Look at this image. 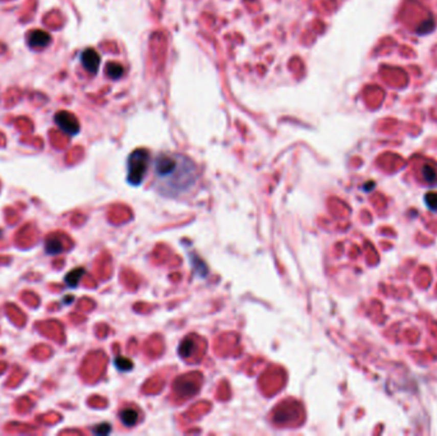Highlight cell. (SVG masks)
Returning a JSON list of instances; mask_svg holds the SVG:
<instances>
[{
  "mask_svg": "<svg viewBox=\"0 0 437 436\" xmlns=\"http://www.w3.org/2000/svg\"><path fill=\"white\" fill-rule=\"evenodd\" d=\"M115 366H117V369L120 370V371H129V370L133 369L132 361H129V359L127 358H123V357H118V358L115 359Z\"/></svg>",
  "mask_w": 437,
  "mask_h": 436,
  "instance_id": "obj_11",
  "label": "cell"
},
{
  "mask_svg": "<svg viewBox=\"0 0 437 436\" xmlns=\"http://www.w3.org/2000/svg\"><path fill=\"white\" fill-rule=\"evenodd\" d=\"M81 62L82 65L88 71L89 73H96L99 71L100 62H101V58L97 54V52L95 49H88L84 50L81 55Z\"/></svg>",
  "mask_w": 437,
  "mask_h": 436,
  "instance_id": "obj_4",
  "label": "cell"
},
{
  "mask_svg": "<svg viewBox=\"0 0 437 436\" xmlns=\"http://www.w3.org/2000/svg\"><path fill=\"white\" fill-rule=\"evenodd\" d=\"M83 274H84V270L81 269V267H79V269L72 270V271L69 272V274L65 277L66 284H68L69 287H72V288L77 287V284H78L79 279H81V278L83 277Z\"/></svg>",
  "mask_w": 437,
  "mask_h": 436,
  "instance_id": "obj_10",
  "label": "cell"
},
{
  "mask_svg": "<svg viewBox=\"0 0 437 436\" xmlns=\"http://www.w3.org/2000/svg\"><path fill=\"white\" fill-rule=\"evenodd\" d=\"M153 187L163 197L188 196L198 183V168L191 157L178 152H161L152 162Z\"/></svg>",
  "mask_w": 437,
  "mask_h": 436,
  "instance_id": "obj_1",
  "label": "cell"
},
{
  "mask_svg": "<svg viewBox=\"0 0 437 436\" xmlns=\"http://www.w3.org/2000/svg\"><path fill=\"white\" fill-rule=\"evenodd\" d=\"M106 73L112 80H119L123 76V73H124V68H123V65L119 64V63L110 62L106 67Z\"/></svg>",
  "mask_w": 437,
  "mask_h": 436,
  "instance_id": "obj_9",
  "label": "cell"
},
{
  "mask_svg": "<svg viewBox=\"0 0 437 436\" xmlns=\"http://www.w3.org/2000/svg\"><path fill=\"white\" fill-rule=\"evenodd\" d=\"M120 420L125 426H133L138 421V412L134 408H124L120 412Z\"/></svg>",
  "mask_w": 437,
  "mask_h": 436,
  "instance_id": "obj_8",
  "label": "cell"
},
{
  "mask_svg": "<svg viewBox=\"0 0 437 436\" xmlns=\"http://www.w3.org/2000/svg\"><path fill=\"white\" fill-rule=\"evenodd\" d=\"M426 202L431 210H436L437 209V193H428L426 196Z\"/></svg>",
  "mask_w": 437,
  "mask_h": 436,
  "instance_id": "obj_12",
  "label": "cell"
},
{
  "mask_svg": "<svg viewBox=\"0 0 437 436\" xmlns=\"http://www.w3.org/2000/svg\"><path fill=\"white\" fill-rule=\"evenodd\" d=\"M63 242L60 241V238H59L58 236H51L49 237L48 239H46L45 242V249L48 254L50 255H56V254H60L61 251H63Z\"/></svg>",
  "mask_w": 437,
  "mask_h": 436,
  "instance_id": "obj_7",
  "label": "cell"
},
{
  "mask_svg": "<svg viewBox=\"0 0 437 436\" xmlns=\"http://www.w3.org/2000/svg\"><path fill=\"white\" fill-rule=\"evenodd\" d=\"M51 41V36L48 32L42 31V30H33L28 34L27 42L31 48H36V49H42L46 48Z\"/></svg>",
  "mask_w": 437,
  "mask_h": 436,
  "instance_id": "obj_5",
  "label": "cell"
},
{
  "mask_svg": "<svg viewBox=\"0 0 437 436\" xmlns=\"http://www.w3.org/2000/svg\"><path fill=\"white\" fill-rule=\"evenodd\" d=\"M55 123L61 131L65 132L66 134H71V136H74L79 132L78 119L69 111H58L55 114Z\"/></svg>",
  "mask_w": 437,
  "mask_h": 436,
  "instance_id": "obj_3",
  "label": "cell"
},
{
  "mask_svg": "<svg viewBox=\"0 0 437 436\" xmlns=\"http://www.w3.org/2000/svg\"><path fill=\"white\" fill-rule=\"evenodd\" d=\"M110 431H111V427H110V425H107V423H102V425L96 426V427L94 428V432L97 433V435H106Z\"/></svg>",
  "mask_w": 437,
  "mask_h": 436,
  "instance_id": "obj_13",
  "label": "cell"
},
{
  "mask_svg": "<svg viewBox=\"0 0 437 436\" xmlns=\"http://www.w3.org/2000/svg\"><path fill=\"white\" fill-rule=\"evenodd\" d=\"M150 165V152L145 149L133 151L128 157V182L133 186H140L145 179Z\"/></svg>",
  "mask_w": 437,
  "mask_h": 436,
  "instance_id": "obj_2",
  "label": "cell"
},
{
  "mask_svg": "<svg viewBox=\"0 0 437 436\" xmlns=\"http://www.w3.org/2000/svg\"><path fill=\"white\" fill-rule=\"evenodd\" d=\"M421 177L427 185L434 186L437 185V167L433 163H423L421 165Z\"/></svg>",
  "mask_w": 437,
  "mask_h": 436,
  "instance_id": "obj_6",
  "label": "cell"
}]
</instances>
